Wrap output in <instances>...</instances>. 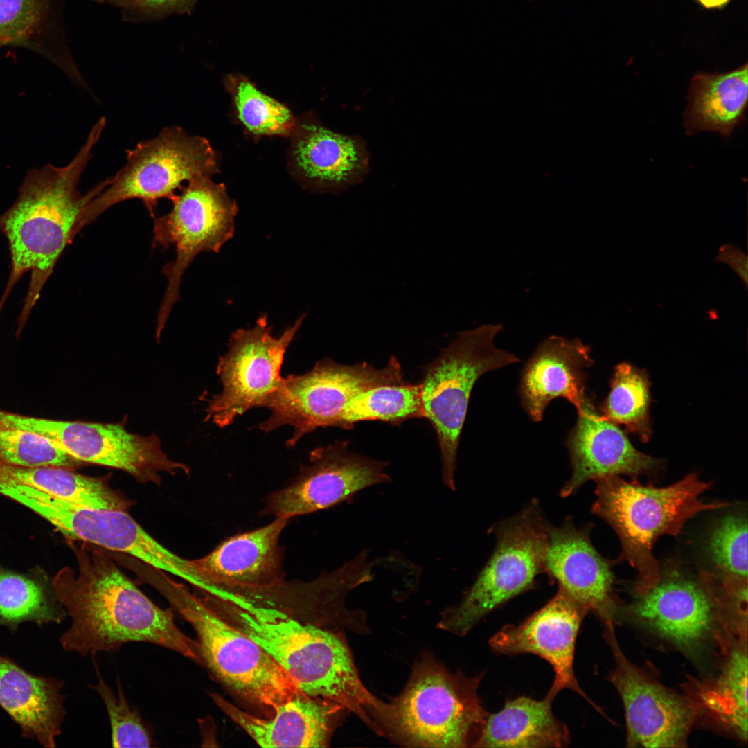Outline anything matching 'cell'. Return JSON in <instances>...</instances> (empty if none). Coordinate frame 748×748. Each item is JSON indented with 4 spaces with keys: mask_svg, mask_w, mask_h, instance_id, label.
Returning <instances> with one entry per match:
<instances>
[{
    "mask_svg": "<svg viewBox=\"0 0 748 748\" xmlns=\"http://www.w3.org/2000/svg\"><path fill=\"white\" fill-rule=\"evenodd\" d=\"M69 543L78 572L64 567L51 582L71 621L60 638L64 650L84 657L144 642L202 663L197 641L177 627L172 609L154 604L101 550Z\"/></svg>",
    "mask_w": 748,
    "mask_h": 748,
    "instance_id": "cell-1",
    "label": "cell"
},
{
    "mask_svg": "<svg viewBox=\"0 0 748 748\" xmlns=\"http://www.w3.org/2000/svg\"><path fill=\"white\" fill-rule=\"evenodd\" d=\"M207 599L266 651L302 692L341 706L375 731L386 721L389 704L364 686L341 637L301 623L256 591L215 589Z\"/></svg>",
    "mask_w": 748,
    "mask_h": 748,
    "instance_id": "cell-2",
    "label": "cell"
},
{
    "mask_svg": "<svg viewBox=\"0 0 748 748\" xmlns=\"http://www.w3.org/2000/svg\"><path fill=\"white\" fill-rule=\"evenodd\" d=\"M105 123L104 117L98 119L69 164L62 167L47 164L30 170L16 201L0 215V233L8 240L11 260L9 278L1 299L6 301L19 278L30 272L28 290L17 320V333L23 330L58 259L79 233L78 224L83 209L111 182L110 177L84 195L78 187Z\"/></svg>",
    "mask_w": 748,
    "mask_h": 748,
    "instance_id": "cell-3",
    "label": "cell"
},
{
    "mask_svg": "<svg viewBox=\"0 0 748 748\" xmlns=\"http://www.w3.org/2000/svg\"><path fill=\"white\" fill-rule=\"evenodd\" d=\"M596 499L591 511L616 533L621 559L636 572L635 594L645 591L659 580V562L653 547L661 536H677L685 524L697 514L727 507L726 501H704L700 497L711 482L694 473L667 486L642 485L634 478L614 475L596 481Z\"/></svg>",
    "mask_w": 748,
    "mask_h": 748,
    "instance_id": "cell-4",
    "label": "cell"
},
{
    "mask_svg": "<svg viewBox=\"0 0 748 748\" xmlns=\"http://www.w3.org/2000/svg\"><path fill=\"white\" fill-rule=\"evenodd\" d=\"M141 578L192 626L202 663L239 698L269 716L278 706L303 693L266 651L204 597L152 567Z\"/></svg>",
    "mask_w": 748,
    "mask_h": 748,
    "instance_id": "cell-5",
    "label": "cell"
},
{
    "mask_svg": "<svg viewBox=\"0 0 748 748\" xmlns=\"http://www.w3.org/2000/svg\"><path fill=\"white\" fill-rule=\"evenodd\" d=\"M481 679L452 673L431 655L422 656L390 703L389 737L410 747H474L489 715L477 695Z\"/></svg>",
    "mask_w": 748,
    "mask_h": 748,
    "instance_id": "cell-6",
    "label": "cell"
},
{
    "mask_svg": "<svg viewBox=\"0 0 748 748\" xmlns=\"http://www.w3.org/2000/svg\"><path fill=\"white\" fill-rule=\"evenodd\" d=\"M503 330L501 324H484L461 332L424 369L420 384L425 418L437 436L443 482L453 491L457 449L474 384L484 373L519 361L495 346Z\"/></svg>",
    "mask_w": 748,
    "mask_h": 748,
    "instance_id": "cell-7",
    "label": "cell"
},
{
    "mask_svg": "<svg viewBox=\"0 0 748 748\" xmlns=\"http://www.w3.org/2000/svg\"><path fill=\"white\" fill-rule=\"evenodd\" d=\"M126 155L125 166L83 209L79 231L109 208L130 199H141L154 217L159 199L171 200L184 181L218 172L217 157L208 141L178 126L163 128L156 137L127 150Z\"/></svg>",
    "mask_w": 748,
    "mask_h": 748,
    "instance_id": "cell-8",
    "label": "cell"
},
{
    "mask_svg": "<svg viewBox=\"0 0 748 748\" xmlns=\"http://www.w3.org/2000/svg\"><path fill=\"white\" fill-rule=\"evenodd\" d=\"M405 382L401 365L391 356L387 365L376 368L366 362L344 365L326 358L303 375L283 378L278 391L265 407L269 417L258 425L265 433L289 425L294 432L286 444L294 447L319 427H337L348 402L370 388Z\"/></svg>",
    "mask_w": 748,
    "mask_h": 748,
    "instance_id": "cell-9",
    "label": "cell"
},
{
    "mask_svg": "<svg viewBox=\"0 0 748 748\" xmlns=\"http://www.w3.org/2000/svg\"><path fill=\"white\" fill-rule=\"evenodd\" d=\"M547 526L533 502L501 522L488 562L461 603L443 612L438 627L465 635L490 612L531 589L543 571Z\"/></svg>",
    "mask_w": 748,
    "mask_h": 748,
    "instance_id": "cell-10",
    "label": "cell"
},
{
    "mask_svg": "<svg viewBox=\"0 0 748 748\" xmlns=\"http://www.w3.org/2000/svg\"><path fill=\"white\" fill-rule=\"evenodd\" d=\"M179 190L170 200L171 211L154 220L153 244L165 248L172 245L176 251L175 260L162 269L168 284L158 313L157 337L179 299L185 270L199 253H218L233 237L238 211L225 186L210 177H195Z\"/></svg>",
    "mask_w": 748,
    "mask_h": 748,
    "instance_id": "cell-11",
    "label": "cell"
},
{
    "mask_svg": "<svg viewBox=\"0 0 748 748\" xmlns=\"http://www.w3.org/2000/svg\"><path fill=\"white\" fill-rule=\"evenodd\" d=\"M305 317L301 315L278 337L273 336L266 314L259 317L252 328L231 334L228 350L217 367L222 391L209 399L207 420L224 428L248 410L266 407L283 385L284 355Z\"/></svg>",
    "mask_w": 748,
    "mask_h": 748,
    "instance_id": "cell-12",
    "label": "cell"
},
{
    "mask_svg": "<svg viewBox=\"0 0 748 748\" xmlns=\"http://www.w3.org/2000/svg\"><path fill=\"white\" fill-rule=\"evenodd\" d=\"M17 500L71 540L130 555L155 569L193 582L190 560L161 545L125 510L81 506L28 486Z\"/></svg>",
    "mask_w": 748,
    "mask_h": 748,
    "instance_id": "cell-13",
    "label": "cell"
},
{
    "mask_svg": "<svg viewBox=\"0 0 748 748\" xmlns=\"http://www.w3.org/2000/svg\"><path fill=\"white\" fill-rule=\"evenodd\" d=\"M348 447V442L337 441L312 450L309 464L293 482L269 496L265 514L290 519L328 508L365 488L391 481L385 472L388 463Z\"/></svg>",
    "mask_w": 748,
    "mask_h": 748,
    "instance_id": "cell-14",
    "label": "cell"
},
{
    "mask_svg": "<svg viewBox=\"0 0 748 748\" xmlns=\"http://www.w3.org/2000/svg\"><path fill=\"white\" fill-rule=\"evenodd\" d=\"M40 435L81 462L122 470L140 483L161 482V474L188 472L171 460L154 434L140 436L121 425L45 418Z\"/></svg>",
    "mask_w": 748,
    "mask_h": 748,
    "instance_id": "cell-15",
    "label": "cell"
},
{
    "mask_svg": "<svg viewBox=\"0 0 748 748\" xmlns=\"http://www.w3.org/2000/svg\"><path fill=\"white\" fill-rule=\"evenodd\" d=\"M607 625V637L616 663L611 679L623 701L628 746H684L693 718L692 707L632 664L620 650L609 624Z\"/></svg>",
    "mask_w": 748,
    "mask_h": 748,
    "instance_id": "cell-16",
    "label": "cell"
},
{
    "mask_svg": "<svg viewBox=\"0 0 748 748\" xmlns=\"http://www.w3.org/2000/svg\"><path fill=\"white\" fill-rule=\"evenodd\" d=\"M588 611L558 588L543 607L519 625L504 626L489 641L491 648L505 654L531 653L546 660L555 679L548 694L554 697L569 688L585 698L573 673L576 636Z\"/></svg>",
    "mask_w": 748,
    "mask_h": 748,
    "instance_id": "cell-17",
    "label": "cell"
},
{
    "mask_svg": "<svg viewBox=\"0 0 748 748\" xmlns=\"http://www.w3.org/2000/svg\"><path fill=\"white\" fill-rule=\"evenodd\" d=\"M630 611L659 636L682 648H692L709 636L720 616L709 593L682 568H661L659 581L635 594Z\"/></svg>",
    "mask_w": 748,
    "mask_h": 748,
    "instance_id": "cell-18",
    "label": "cell"
},
{
    "mask_svg": "<svg viewBox=\"0 0 748 748\" xmlns=\"http://www.w3.org/2000/svg\"><path fill=\"white\" fill-rule=\"evenodd\" d=\"M290 519L232 536L208 555L190 560L194 584L202 593L211 588L241 591L274 586L284 580L278 542Z\"/></svg>",
    "mask_w": 748,
    "mask_h": 748,
    "instance_id": "cell-19",
    "label": "cell"
},
{
    "mask_svg": "<svg viewBox=\"0 0 748 748\" xmlns=\"http://www.w3.org/2000/svg\"><path fill=\"white\" fill-rule=\"evenodd\" d=\"M577 411L567 440L572 473L561 496L572 495L590 480L614 475L656 477L661 470V461L637 450L617 425L596 411L588 398Z\"/></svg>",
    "mask_w": 748,
    "mask_h": 748,
    "instance_id": "cell-20",
    "label": "cell"
},
{
    "mask_svg": "<svg viewBox=\"0 0 748 748\" xmlns=\"http://www.w3.org/2000/svg\"><path fill=\"white\" fill-rule=\"evenodd\" d=\"M589 534V527L576 528L571 519L560 527L548 525L543 571L588 612L611 621L615 577L611 562L594 547Z\"/></svg>",
    "mask_w": 748,
    "mask_h": 748,
    "instance_id": "cell-21",
    "label": "cell"
},
{
    "mask_svg": "<svg viewBox=\"0 0 748 748\" xmlns=\"http://www.w3.org/2000/svg\"><path fill=\"white\" fill-rule=\"evenodd\" d=\"M590 348L578 338L552 335L539 344L521 377L522 405L535 422L549 402L562 397L578 411L587 399L585 368L592 364Z\"/></svg>",
    "mask_w": 748,
    "mask_h": 748,
    "instance_id": "cell-22",
    "label": "cell"
},
{
    "mask_svg": "<svg viewBox=\"0 0 748 748\" xmlns=\"http://www.w3.org/2000/svg\"><path fill=\"white\" fill-rule=\"evenodd\" d=\"M220 709L262 747H325L341 706L302 693L265 718L251 714L217 694Z\"/></svg>",
    "mask_w": 748,
    "mask_h": 748,
    "instance_id": "cell-23",
    "label": "cell"
},
{
    "mask_svg": "<svg viewBox=\"0 0 748 748\" xmlns=\"http://www.w3.org/2000/svg\"><path fill=\"white\" fill-rule=\"evenodd\" d=\"M64 681L37 675L0 654V706L19 727L21 736L55 748L66 712Z\"/></svg>",
    "mask_w": 748,
    "mask_h": 748,
    "instance_id": "cell-24",
    "label": "cell"
},
{
    "mask_svg": "<svg viewBox=\"0 0 748 748\" xmlns=\"http://www.w3.org/2000/svg\"><path fill=\"white\" fill-rule=\"evenodd\" d=\"M292 157L300 173L321 188L343 190L362 181L369 168L365 143L314 123L296 124Z\"/></svg>",
    "mask_w": 748,
    "mask_h": 748,
    "instance_id": "cell-25",
    "label": "cell"
},
{
    "mask_svg": "<svg viewBox=\"0 0 748 748\" xmlns=\"http://www.w3.org/2000/svg\"><path fill=\"white\" fill-rule=\"evenodd\" d=\"M554 697H519L489 715L474 747H564L570 742L567 726L552 713Z\"/></svg>",
    "mask_w": 748,
    "mask_h": 748,
    "instance_id": "cell-26",
    "label": "cell"
},
{
    "mask_svg": "<svg viewBox=\"0 0 748 748\" xmlns=\"http://www.w3.org/2000/svg\"><path fill=\"white\" fill-rule=\"evenodd\" d=\"M747 105V64L723 73H699L691 81L684 125L688 134L709 130L728 136Z\"/></svg>",
    "mask_w": 748,
    "mask_h": 748,
    "instance_id": "cell-27",
    "label": "cell"
},
{
    "mask_svg": "<svg viewBox=\"0 0 748 748\" xmlns=\"http://www.w3.org/2000/svg\"><path fill=\"white\" fill-rule=\"evenodd\" d=\"M66 615L53 589L27 576L0 571V626L16 632L24 623L60 624Z\"/></svg>",
    "mask_w": 748,
    "mask_h": 748,
    "instance_id": "cell-28",
    "label": "cell"
},
{
    "mask_svg": "<svg viewBox=\"0 0 748 748\" xmlns=\"http://www.w3.org/2000/svg\"><path fill=\"white\" fill-rule=\"evenodd\" d=\"M747 660L746 647L732 650L718 675L705 684L700 694V702L709 714L745 740Z\"/></svg>",
    "mask_w": 748,
    "mask_h": 748,
    "instance_id": "cell-29",
    "label": "cell"
},
{
    "mask_svg": "<svg viewBox=\"0 0 748 748\" xmlns=\"http://www.w3.org/2000/svg\"><path fill=\"white\" fill-rule=\"evenodd\" d=\"M425 418L420 384L408 382L378 385L359 393L347 404L338 427L350 429L361 421L379 420L400 425Z\"/></svg>",
    "mask_w": 748,
    "mask_h": 748,
    "instance_id": "cell-30",
    "label": "cell"
},
{
    "mask_svg": "<svg viewBox=\"0 0 748 748\" xmlns=\"http://www.w3.org/2000/svg\"><path fill=\"white\" fill-rule=\"evenodd\" d=\"M23 485L81 506L100 502L103 485L99 477L82 475L71 469L26 467L0 461V486Z\"/></svg>",
    "mask_w": 748,
    "mask_h": 748,
    "instance_id": "cell-31",
    "label": "cell"
},
{
    "mask_svg": "<svg viewBox=\"0 0 748 748\" xmlns=\"http://www.w3.org/2000/svg\"><path fill=\"white\" fill-rule=\"evenodd\" d=\"M650 382L646 373L627 363L615 368L603 416L623 425L646 443L651 436L649 419Z\"/></svg>",
    "mask_w": 748,
    "mask_h": 748,
    "instance_id": "cell-32",
    "label": "cell"
},
{
    "mask_svg": "<svg viewBox=\"0 0 748 748\" xmlns=\"http://www.w3.org/2000/svg\"><path fill=\"white\" fill-rule=\"evenodd\" d=\"M238 117L255 134L290 136L296 123L283 104L259 91L242 75H229L225 79Z\"/></svg>",
    "mask_w": 748,
    "mask_h": 748,
    "instance_id": "cell-33",
    "label": "cell"
},
{
    "mask_svg": "<svg viewBox=\"0 0 748 748\" xmlns=\"http://www.w3.org/2000/svg\"><path fill=\"white\" fill-rule=\"evenodd\" d=\"M0 461L26 467L75 469L82 462L47 439L0 423Z\"/></svg>",
    "mask_w": 748,
    "mask_h": 748,
    "instance_id": "cell-34",
    "label": "cell"
},
{
    "mask_svg": "<svg viewBox=\"0 0 748 748\" xmlns=\"http://www.w3.org/2000/svg\"><path fill=\"white\" fill-rule=\"evenodd\" d=\"M706 551L717 571L747 579V521L740 514L718 521L707 537Z\"/></svg>",
    "mask_w": 748,
    "mask_h": 748,
    "instance_id": "cell-35",
    "label": "cell"
},
{
    "mask_svg": "<svg viewBox=\"0 0 748 748\" xmlns=\"http://www.w3.org/2000/svg\"><path fill=\"white\" fill-rule=\"evenodd\" d=\"M98 682L92 688L103 700L109 718L112 729V742L114 747H149L153 741L136 711L129 705L123 692L118 686V695L102 677L97 666Z\"/></svg>",
    "mask_w": 748,
    "mask_h": 748,
    "instance_id": "cell-36",
    "label": "cell"
},
{
    "mask_svg": "<svg viewBox=\"0 0 748 748\" xmlns=\"http://www.w3.org/2000/svg\"><path fill=\"white\" fill-rule=\"evenodd\" d=\"M46 10V0H0V47L33 46Z\"/></svg>",
    "mask_w": 748,
    "mask_h": 748,
    "instance_id": "cell-37",
    "label": "cell"
},
{
    "mask_svg": "<svg viewBox=\"0 0 748 748\" xmlns=\"http://www.w3.org/2000/svg\"><path fill=\"white\" fill-rule=\"evenodd\" d=\"M715 261L728 265L740 278L747 289L748 260L741 249L734 244H724L718 248Z\"/></svg>",
    "mask_w": 748,
    "mask_h": 748,
    "instance_id": "cell-38",
    "label": "cell"
},
{
    "mask_svg": "<svg viewBox=\"0 0 748 748\" xmlns=\"http://www.w3.org/2000/svg\"><path fill=\"white\" fill-rule=\"evenodd\" d=\"M134 6L144 11H163L173 8L188 10L197 0H132Z\"/></svg>",
    "mask_w": 748,
    "mask_h": 748,
    "instance_id": "cell-39",
    "label": "cell"
},
{
    "mask_svg": "<svg viewBox=\"0 0 748 748\" xmlns=\"http://www.w3.org/2000/svg\"><path fill=\"white\" fill-rule=\"evenodd\" d=\"M706 8H720L727 5L730 0H697Z\"/></svg>",
    "mask_w": 748,
    "mask_h": 748,
    "instance_id": "cell-40",
    "label": "cell"
},
{
    "mask_svg": "<svg viewBox=\"0 0 748 748\" xmlns=\"http://www.w3.org/2000/svg\"><path fill=\"white\" fill-rule=\"evenodd\" d=\"M98 1H114V2H116V3H123L127 2L129 0H98Z\"/></svg>",
    "mask_w": 748,
    "mask_h": 748,
    "instance_id": "cell-41",
    "label": "cell"
},
{
    "mask_svg": "<svg viewBox=\"0 0 748 748\" xmlns=\"http://www.w3.org/2000/svg\"><path fill=\"white\" fill-rule=\"evenodd\" d=\"M3 305H4L3 302L0 301V314H1V312L2 308L3 307Z\"/></svg>",
    "mask_w": 748,
    "mask_h": 748,
    "instance_id": "cell-42",
    "label": "cell"
}]
</instances>
